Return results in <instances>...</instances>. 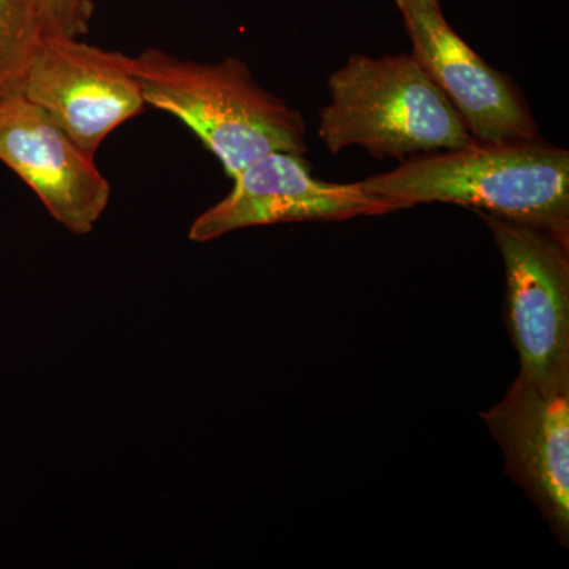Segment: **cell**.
Listing matches in <instances>:
<instances>
[{"label":"cell","mask_w":569,"mask_h":569,"mask_svg":"<svg viewBox=\"0 0 569 569\" xmlns=\"http://www.w3.org/2000/svg\"><path fill=\"white\" fill-rule=\"evenodd\" d=\"M397 209L448 203L531 224L569 246V152L537 138L481 142L403 160L362 181Z\"/></svg>","instance_id":"6da1fadb"},{"label":"cell","mask_w":569,"mask_h":569,"mask_svg":"<svg viewBox=\"0 0 569 569\" xmlns=\"http://www.w3.org/2000/svg\"><path fill=\"white\" fill-rule=\"evenodd\" d=\"M133 70L146 104L186 123L231 179L266 153L309 151L301 112L261 88L241 59L194 62L146 50Z\"/></svg>","instance_id":"7a4b0ae2"},{"label":"cell","mask_w":569,"mask_h":569,"mask_svg":"<svg viewBox=\"0 0 569 569\" xmlns=\"http://www.w3.org/2000/svg\"><path fill=\"white\" fill-rule=\"evenodd\" d=\"M318 137L331 153L366 149L376 159L458 149L473 141L443 92L408 52L353 54L329 77Z\"/></svg>","instance_id":"3957f363"},{"label":"cell","mask_w":569,"mask_h":569,"mask_svg":"<svg viewBox=\"0 0 569 569\" xmlns=\"http://www.w3.org/2000/svg\"><path fill=\"white\" fill-rule=\"evenodd\" d=\"M500 250L507 277L505 321L519 376L538 385L569 381V246L531 224L475 211Z\"/></svg>","instance_id":"277c9868"},{"label":"cell","mask_w":569,"mask_h":569,"mask_svg":"<svg viewBox=\"0 0 569 569\" xmlns=\"http://www.w3.org/2000/svg\"><path fill=\"white\" fill-rule=\"evenodd\" d=\"M21 93L91 156L146 108L133 58L56 33L39 37Z\"/></svg>","instance_id":"5b68a950"},{"label":"cell","mask_w":569,"mask_h":569,"mask_svg":"<svg viewBox=\"0 0 569 569\" xmlns=\"http://www.w3.org/2000/svg\"><path fill=\"white\" fill-rule=\"evenodd\" d=\"M399 211L362 181L336 183L312 174L305 153L271 152L233 178V189L190 227L189 238L209 242L242 228L291 222H342Z\"/></svg>","instance_id":"8992f818"},{"label":"cell","mask_w":569,"mask_h":569,"mask_svg":"<svg viewBox=\"0 0 569 569\" xmlns=\"http://www.w3.org/2000/svg\"><path fill=\"white\" fill-rule=\"evenodd\" d=\"M410 37L411 56L456 108L473 140L541 138L516 82L479 58L449 24L440 0H395Z\"/></svg>","instance_id":"52a82bcc"},{"label":"cell","mask_w":569,"mask_h":569,"mask_svg":"<svg viewBox=\"0 0 569 569\" xmlns=\"http://www.w3.org/2000/svg\"><path fill=\"white\" fill-rule=\"evenodd\" d=\"M481 418L507 459L509 477L526 490L565 548L569 541V381L538 385L519 376Z\"/></svg>","instance_id":"ba28073f"},{"label":"cell","mask_w":569,"mask_h":569,"mask_svg":"<svg viewBox=\"0 0 569 569\" xmlns=\"http://www.w3.org/2000/svg\"><path fill=\"white\" fill-rule=\"evenodd\" d=\"M0 162L71 233H91L110 201V183L93 156L21 92L0 99Z\"/></svg>","instance_id":"9c48e42d"},{"label":"cell","mask_w":569,"mask_h":569,"mask_svg":"<svg viewBox=\"0 0 569 569\" xmlns=\"http://www.w3.org/2000/svg\"><path fill=\"white\" fill-rule=\"evenodd\" d=\"M39 37L32 0H0V99L21 92Z\"/></svg>","instance_id":"30bf717a"},{"label":"cell","mask_w":569,"mask_h":569,"mask_svg":"<svg viewBox=\"0 0 569 569\" xmlns=\"http://www.w3.org/2000/svg\"><path fill=\"white\" fill-rule=\"evenodd\" d=\"M32 7L40 36H84L93 14V0H32Z\"/></svg>","instance_id":"8fae6325"}]
</instances>
